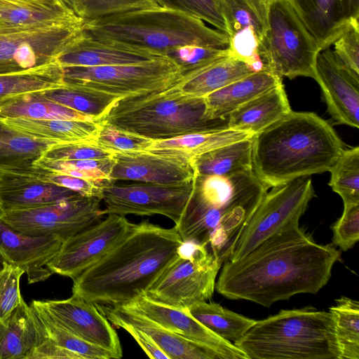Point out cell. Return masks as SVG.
Masks as SVG:
<instances>
[{
    "label": "cell",
    "mask_w": 359,
    "mask_h": 359,
    "mask_svg": "<svg viewBox=\"0 0 359 359\" xmlns=\"http://www.w3.org/2000/svg\"><path fill=\"white\" fill-rule=\"evenodd\" d=\"M254 134L227 128L222 130L188 134L172 139L154 140L147 149H167L190 158L238 141L252 137ZM147 150V149H146Z\"/></svg>",
    "instance_id": "obj_34"
},
{
    "label": "cell",
    "mask_w": 359,
    "mask_h": 359,
    "mask_svg": "<svg viewBox=\"0 0 359 359\" xmlns=\"http://www.w3.org/2000/svg\"><path fill=\"white\" fill-rule=\"evenodd\" d=\"M333 127L313 112L293 111L252 137V170L267 188L330 171L344 150Z\"/></svg>",
    "instance_id": "obj_4"
},
{
    "label": "cell",
    "mask_w": 359,
    "mask_h": 359,
    "mask_svg": "<svg viewBox=\"0 0 359 359\" xmlns=\"http://www.w3.org/2000/svg\"><path fill=\"white\" fill-rule=\"evenodd\" d=\"M2 262H3V260H2L1 257H0V268L1 267Z\"/></svg>",
    "instance_id": "obj_55"
},
{
    "label": "cell",
    "mask_w": 359,
    "mask_h": 359,
    "mask_svg": "<svg viewBox=\"0 0 359 359\" xmlns=\"http://www.w3.org/2000/svg\"><path fill=\"white\" fill-rule=\"evenodd\" d=\"M78 18L27 27H0V74L57 60L83 34Z\"/></svg>",
    "instance_id": "obj_11"
},
{
    "label": "cell",
    "mask_w": 359,
    "mask_h": 359,
    "mask_svg": "<svg viewBox=\"0 0 359 359\" xmlns=\"http://www.w3.org/2000/svg\"><path fill=\"white\" fill-rule=\"evenodd\" d=\"M255 72L250 65L230 55L184 73L174 86L185 95L205 97Z\"/></svg>",
    "instance_id": "obj_27"
},
{
    "label": "cell",
    "mask_w": 359,
    "mask_h": 359,
    "mask_svg": "<svg viewBox=\"0 0 359 359\" xmlns=\"http://www.w3.org/2000/svg\"><path fill=\"white\" fill-rule=\"evenodd\" d=\"M25 271L20 267L2 262L0 268V323L23 300L20 280Z\"/></svg>",
    "instance_id": "obj_47"
},
{
    "label": "cell",
    "mask_w": 359,
    "mask_h": 359,
    "mask_svg": "<svg viewBox=\"0 0 359 359\" xmlns=\"http://www.w3.org/2000/svg\"><path fill=\"white\" fill-rule=\"evenodd\" d=\"M344 205L342 215L332 226V243L346 251L359 240V203Z\"/></svg>",
    "instance_id": "obj_49"
},
{
    "label": "cell",
    "mask_w": 359,
    "mask_h": 359,
    "mask_svg": "<svg viewBox=\"0 0 359 359\" xmlns=\"http://www.w3.org/2000/svg\"><path fill=\"white\" fill-rule=\"evenodd\" d=\"M134 225L125 216L109 214L100 222L65 241L47 267L52 273L73 280L102 258Z\"/></svg>",
    "instance_id": "obj_15"
},
{
    "label": "cell",
    "mask_w": 359,
    "mask_h": 359,
    "mask_svg": "<svg viewBox=\"0 0 359 359\" xmlns=\"http://www.w3.org/2000/svg\"><path fill=\"white\" fill-rule=\"evenodd\" d=\"M193 181L178 185L150 183L117 185L109 181L102 186V200L105 204L104 215L122 216L161 215L176 224L193 193Z\"/></svg>",
    "instance_id": "obj_14"
},
{
    "label": "cell",
    "mask_w": 359,
    "mask_h": 359,
    "mask_svg": "<svg viewBox=\"0 0 359 359\" xmlns=\"http://www.w3.org/2000/svg\"><path fill=\"white\" fill-rule=\"evenodd\" d=\"M8 128L36 140L55 142L93 140L99 130L98 121L0 117Z\"/></svg>",
    "instance_id": "obj_29"
},
{
    "label": "cell",
    "mask_w": 359,
    "mask_h": 359,
    "mask_svg": "<svg viewBox=\"0 0 359 359\" xmlns=\"http://www.w3.org/2000/svg\"><path fill=\"white\" fill-rule=\"evenodd\" d=\"M96 306L110 323L121 321L146 334L169 359H220L212 350L164 327L140 313L122 306Z\"/></svg>",
    "instance_id": "obj_22"
},
{
    "label": "cell",
    "mask_w": 359,
    "mask_h": 359,
    "mask_svg": "<svg viewBox=\"0 0 359 359\" xmlns=\"http://www.w3.org/2000/svg\"><path fill=\"white\" fill-rule=\"evenodd\" d=\"M111 324L128 332L137 341L149 358L153 359H169L168 357L153 341V340L140 330L121 321H114L111 322Z\"/></svg>",
    "instance_id": "obj_52"
},
{
    "label": "cell",
    "mask_w": 359,
    "mask_h": 359,
    "mask_svg": "<svg viewBox=\"0 0 359 359\" xmlns=\"http://www.w3.org/2000/svg\"><path fill=\"white\" fill-rule=\"evenodd\" d=\"M251 217L228 261L237 260L273 235L296 225L315 197L310 177L271 187Z\"/></svg>",
    "instance_id": "obj_12"
},
{
    "label": "cell",
    "mask_w": 359,
    "mask_h": 359,
    "mask_svg": "<svg viewBox=\"0 0 359 359\" xmlns=\"http://www.w3.org/2000/svg\"><path fill=\"white\" fill-rule=\"evenodd\" d=\"M330 308L335 323L341 359H359V303L341 297Z\"/></svg>",
    "instance_id": "obj_39"
},
{
    "label": "cell",
    "mask_w": 359,
    "mask_h": 359,
    "mask_svg": "<svg viewBox=\"0 0 359 359\" xmlns=\"http://www.w3.org/2000/svg\"><path fill=\"white\" fill-rule=\"evenodd\" d=\"M114 158L34 162V167L47 172L65 174L103 185L111 181Z\"/></svg>",
    "instance_id": "obj_42"
},
{
    "label": "cell",
    "mask_w": 359,
    "mask_h": 359,
    "mask_svg": "<svg viewBox=\"0 0 359 359\" xmlns=\"http://www.w3.org/2000/svg\"><path fill=\"white\" fill-rule=\"evenodd\" d=\"M37 177L41 181L72 190L81 196L98 197L102 199L103 185L73 176L47 172L41 169Z\"/></svg>",
    "instance_id": "obj_51"
},
{
    "label": "cell",
    "mask_w": 359,
    "mask_h": 359,
    "mask_svg": "<svg viewBox=\"0 0 359 359\" xmlns=\"http://www.w3.org/2000/svg\"><path fill=\"white\" fill-rule=\"evenodd\" d=\"M98 121L153 140L229 128L228 118L208 116L205 97L185 95L174 85L121 97Z\"/></svg>",
    "instance_id": "obj_7"
},
{
    "label": "cell",
    "mask_w": 359,
    "mask_h": 359,
    "mask_svg": "<svg viewBox=\"0 0 359 359\" xmlns=\"http://www.w3.org/2000/svg\"><path fill=\"white\" fill-rule=\"evenodd\" d=\"M233 344L248 359H341L332 313L312 306L256 320Z\"/></svg>",
    "instance_id": "obj_6"
},
{
    "label": "cell",
    "mask_w": 359,
    "mask_h": 359,
    "mask_svg": "<svg viewBox=\"0 0 359 359\" xmlns=\"http://www.w3.org/2000/svg\"><path fill=\"white\" fill-rule=\"evenodd\" d=\"M0 117L95 121L88 115L47 99L42 93L13 96L1 102Z\"/></svg>",
    "instance_id": "obj_33"
},
{
    "label": "cell",
    "mask_w": 359,
    "mask_h": 359,
    "mask_svg": "<svg viewBox=\"0 0 359 359\" xmlns=\"http://www.w3.org/2000/svg\"><path fill=\"white\" fill-rule=\"evenodd\" d=\"M314 79L336 123L358 128L359 75L350 70L334 50L327 48L318 55Z\"/></svg>",
    "instance_id": "obj_18"
},
{
    "label": "cell",
    "mask_w": 359,
    "mask_h": 359,
    "mask_svg": "<svg viewBox=\"0 0 359 359\" xmlns=\"http://www.w3.org/2000/svg\"><path fill=\"white\" fill-rule=\"evenodd\" d=\"M53 143L15 131L0 121V177L34 173L36 161Z\"/></svg>",
    "instance_id": "obj_30"
},
{
    "label": "cell",
    "mask_w": 359,
    "mask_h": 359,
    "mask_svg": "<svg viewBox=\"0 0 359 359\" xmlns=\"http://www.w3.org/2000/svg\"><path fill=\"white\" fill-rule=\"evenodd\" d=\"M50 2L55 3V4H65L68 6L66 0H47Z\"/></svg>",
    "instance_id": "obj_54"
},
{
    "label": "cell",
    "mask_w": 359,
    "mask_h": 359,
    "mask_svg": "<svg viewBox=\"0 0 359 359\" xmlns=\"http://www.w3.org/2000/svg\"><path fill=\"white\" fill-rule=\"evenodd\" d=\"M122 306L140 313L164 327L212 350L220 359H248L232 342L214 334L186 309L165 305L144 294Z\"/></svg>",
    "instance_id": "obj_19"
},
{
    "label": "cell",
    "mask_w": 359,
    "mask_h": 359,
    "mask_svg": "<svg viewBox=\"0 0 359 359\" xmlns=\"http://www.w3.org/2000/svg\"><path fill=\"white\" fill-rule=\"evenodd\" d=\"M282 82V78L262 70L233 81L205 97L211 118H227L235 109Z\"/></svg>",
    "instance_id": "obj_28"
},
{
    "label": "cell",
    "mask_w": 359,
    "mask_h": 359,
    "mask_svg": "<svg viewBox=\"0 0 359 359\" xmlns=\"http://www.w3.org/2000/svg\"><path fill=\"white\" fill-rule=\"evenodd\" d=\"M222 264L202 245L183 242L179 255L144 294L150 299L184 309L212 297Z\"/></svg>",
    "instance_id": "obj_10"
},
{
    "label": "cell",
    "mask_w": 359,
    "mask_h": 359,
    "mask_svg": "<svg viewBox=\"0 0 359 359\" xmlns=\"http://www.w3.org/2000/svg\"><path fill=\"white\" fill-rule=\"evenodd\" d=\"M252 137L196 156L192 161L198 175L229 177L252 170Z\"/></svg>",
    "instance_id": "obj_32"
},
{
    "label": "cell",
    "mask_w": 359,
    "mask_h": 359,
    "mask_svg": "<svg viewBox=\"0 0 359 359\" xmlns=\"http://www.w3.org/2000/svg\"><path fill=\"white\" fill-rule=\"evenodd\" d=\"M83 34L119 47L166 56L184 46L217 49L229 46L228 35L203 20L160 6L83 21Z\"/></svg>",
    "instance_id": "obj_5"
},
{
    "label": "cell",
    "mask_w": 359,
    "mask_h": 359,
    "mask_svg": "<svg viewBox=\"0 0 359 359\" xmlns=\"http://www.w3.org/2000/svg\"><path fill=\"white\" fill-rule=\"evenodd\" d=\"M320 49L285 0H268L267 29L258 55L266 69L281 78L315 79Z\"/></svg>",
    "instance_id": "obj_8"
},
{
    "label": "cell",
    "mask_w": 359,
    "mask_h": 359,
    "mask_svg": "<svg viewBox=\"0 0 359 359\" xmlns=\"http://www.w3.org/2000/svg\"><path fill=\"white\" fill-rule=\"evenodd\" d=\"M112 181L133 180L162 185L191 182L196 172L192 159L167 149L114 152Z\"/></svg>",
    "instance_id": "obj_16"
},
{
    "label": "cell",
    "mask_w": 359,
    "mask_h": 359,
    "mask_svg": "<svg viewBox=\"0 0 359 359\" xmlns=\"http://www.w3.org/2000/svg\"><path fill=\"white\" fill-rule=\"evenodd\" d=\"M46 338L38 316L23 299L0 323V359H29Z\"/></svg>",
    "instance_id": "obj_24"
},
{
    "label": "cell",
    "mask_w": 359,
    "mask_h": 359,
    "mask_svg": "<svg viewBox=\"0 0 359 359\" xmlns=\"http://www.w3.org/2000/svg\"><path fill=\"white\" fill-rule=\"evenodd\" d=\"M162 56L119 47L82 35L65 49L57 60L62 67H101L150 61Z\"/></svg>",
    "instance_id": "obj_25"
},
{
    "label": "cell",
    "mask_w": 359,
    "mask_h": 359,
    "mask_svg": "<svg viewBox=\"0 0 359 359\" xmlns=\"http://www.w3.org/2000/svg\"><path fill=\"white\" fill-rule=\"evenodd\" d=\"M65 86L57 60L25 70L0 74V102L13 96L44 93Z\"/></svg>",
    "instance_id": "obj_31"
},
{
    "label": "cell",
    "mask_w": 359,
    "mask_h": 359,
    "mask_svg": "<svg viewBox=\"0 0 359 359\" xmlns=\"http://www.w3.org/2000/svg\"><path fill=\"white\" fill-rule=\"evenodd\" d=\"M316 41L329 48L352 25L359 22V0H285Z\"/></svg>",
    "instance_id": "obj_20"
},
{
    "label": "cell",
    "mask_w": 359,
    "mask_h": 359,
    "mask_svg": "<svg viewBox=\"0 0 359 359\" xmlns=\"http://www.w3.org/2000/svg\"><path fill=\"white\" fill-rule=\"evenodd\" d=\"M114 154L93 140L57 142L50 144L34 162L108 159L112 158Z\"/></svg>",
    "instance_id": "obj_44"
},
{
    "label": "cell",
    "mask_w": 359,
    "mask_h": 359,
    "mask_svg": "<svg viewBox=\"0 0 359 359\" xmlns=\"http://www.w3.org/2000/svg\"><path fill=\"white\" fill-rule=\"evenodd\" d=\"M291 111L281 82L232 111L227 117L229 128L255 135Z\"/></svg>",
    "instance_id": "obj_26"
},
{
    "label": "cell",
    "mask_w": 359,
    "mask_h": 359,
    "mask_svg": "<svg viewBox=\"0 0 359 359\" xmlns=\"http://www.w3.org/2000/svg\"><path fill=\"white\" fill-rule=\"evenodd\" d=\"M176 228L144 220L102 258L73 279L72 294L95 304L122 306L146 293L179 255Z\"/></svg>",
    "instance_id": "obj_2"
},
{
    "label": "cell",
    "mask_w": 359,
    "mask_h": 359,
    "mask_svg": "<svg viewBox=\"0 0 359 359\" xmlns=\"http://www.w3.org/2000/svg\"><path fill=\"white\" fill-rule=\"evenodd\" d=\"M186 309L214 334L233 343L242 337L256 322L215 302H197Z\"/></svg>",
    "instance_id": "obj_35"
},
{
    "label": "cell",
    "mask_w": 359,
    "mask_h": 359,
    "mask_svg": "<svg viewBox=\"0 0 359 359\" xmlns=\"http://www.w3.org/2000/svg\"><path fill=\"white\" fill-rule=\"evenodd\" d=\"M158 6L207 22L226 34L219 0H156Z\"/></svg>",
    "instance_id": "obj_45"
},
{
    "label": "cell",
    "mask_w": 359,
    "mask_h": 359,
    "mask_svg": "<svg viewBox=\"0 0 359 359\" xmlns=\"http://www.w3.org/2000/svg\"><path fill=\"white\" fill-rule=\"evenodd\" d=\"M330 172L329 185L344 205L359 203V147L344 149Z\"/></svg>",
    "instance_id": "obj_41"
},
{
    "label": "cell",
    "mask_w": 359,
    "mask_h": 359,
    "mask_svg": "<svg viewBox=\"0 0 359 359\" xmlns=\"http://www.w3.org/2000/svg\"><path fill=\"white\" fill-rule=\"evenodd\" d=\"M30 306L41 322L47 340L60 351L63 359H114L110 352L86 342L71 333L34 300Z\"/></svg>",
    "instance_id": "obj_36"
},
{
    "label": "cell",
    "mask_w": 359,
    "mask_h": 359,
    "mask_svg": "<svg viewBox=\"0 0 359 359\" xmlns=\"http://www.w3.org/2000/svg\"><path fill=\"white\" fill-rule=\"evenodd\" d=\"M63 241L55 236H32L20 233L0 219V257L22 269L29 283L45 280L53 274L48 263Z\"/></svg>",
    "instance_id": "obj_21"
},
{
    "label": "cell",
    "mask_w": 359,
    "mask_h": 359,
    "mask_svg": "<svg viewBox=\"0 0 359 359\" xmlns=\"http://www.w3.org/2000/svg\"><path fill=\"white\" fill-rule=\"evenodd\" d=\"M99 123V130L93 140L96 144L107 150L113 152L144 151L149 149L153 143L154 140L151 139L104 123Z\"/></svg>",
    "instance_id": "obj_46"
},
{
    "label": "cell",
    "mask_w": 359,
    "mask_h": 359,
    "mask_svg": "<svg viewBox=\"0 0 359 359\" xmlns=\"http://www.w3.org/2000/svg\"><path fill=\"white\" fill-rule=\"evenodd\" d=\"M333 44L341 61L359 75V22L349 27Z\"/></svg>",
    "instance_id": "obj_50"
},
{
    "label": "cell",
    "mask_w": 359,
    "mask_h": 359,
    "mask_svg": "<svg viewBox=\"0 0 359 359\" xmlns=\"http://www.w3.org/2000/svg\"><path fill=\"white\" fill-rule=\"evenodd\" d=\"M231 55L229 49L184 46L171 50L167 57L173 60L184 73L194 70Z\"/></svg>",
    "instance_id": "obj_48"
},
{
    "label": "cell",
    "mask_w": 359,
    "mask_h": 359,
    "mask_svg": "<svg viewBox=\"0 0 359 359\" xmlns=\"http://www.w3.org/2000/svg\"><path fill=\"white\" fill-rule=\"evenodd\" d=\"M267 189L252 170L229 177L196 175L193 193L174 226L183 242L206 248L223 264Z\"/></svg>",
    "instance_id": "obj_3"
},
{
    "label": "cell",
    "mask_w": 359,
    "mask_h": 359,
    "mask_svg": "<svg viewBox=\"0 0 359 359\" xmlns=\"http://www.w3.org/2000/svg\"><path fill=\"white\" fill-rule=\"evenodd\" d=\"M34 173L0 177V212L36 208L58 203L79 194L41 181Z\"/></svg>",
    "instance_id": "obj_23"
},
{
    "label": "cell",
    "mask_w": 359,
    "mask_h": 359,
    "mask_svg": "<svg viewBox=\"0 0 359 359\" xmlns=\"http://www.w3.org/2000/svg\"><path fill=\"white\" fill-rule=\"evenodd\" d=\"M229 36L252 29L259 42L267 29L268 0H219Z\"/></svg>",
    "instance_id": "obj_38"
},
{
    "label": "cell",
    "mask_w": 359,
    "mask_h": 359,
    "mask_svg": "<svg viewBox=\"0 0 359 359\" xmlns=\"http://www.w3.org/2000/svg\"><path fill=\"white\" fill-rule=\"evenodd\" d=\"M56 5H65L55 4L47 0H0V8L11 6H23L31 8H48Z\"/></svg>",
    "instance_id": "obj_53"
},
{
    "label": "cell",
    "mask_w": 359,
    "mask_h": 359,
    "mask_svg": "<svg viewBox=\"0 0 359 359\" xmlns=\"http://www.w3.org/2000/svg\"><path fill=\"white\" fill-rule=\"evenodd\" d=\"M47 99L92 117L101 119L109 109L123 97L102 91L67 86L42 93Z\"/></svg>",
    "instance_id": "obj_37"
},
{
    "label": "cell",
    "mask_w": 359,
    "mask_h": 359,
    "mask_svg": "<svg viewBox=\"0 0 359 359\" xmlns=\"http://www.w3.org/2000/svg\"><path fill=\"white\" fill-rule=\"evenodd\" d=\"M62 68L67 86L123 97L167 89L184 74L182 68L167 56L129 65Z\"/></svg>",
    "instance_id": "obj_9"
},
{
    "label": "cell",
    "mask_w": 359,
    "mask_h": 359,
    "mask_svg": "<svg viewBox=\"0 0 359 359\" xmlns=\"http://www.w3.org/2000/svg\"><path fill=\"white\" fill-rule=\"evenodd\" d=\"M74 14L83 21L158 6L156 0H66Z\"/></svg>",
    "instance_id": "obj_43"
},
{
    "label": "cell",
    "mask_w": 359,
    "mask_h": 359,
    "mask_svg": "<svg viewBox=\"0 0 359 359\" xmlns=\"http://www.w3.org/2000/svg\"><path fill=\"white\" fill-rule=\"evenodd\" d=\"M78 18H79L66 5H56L48 8H0V27H34Z\"/></svg>",
    "instance_id": "obj_40"
},
{
    "label": "cell",
    "mask_w": 359,
    "mask_h": 359,
    "mask_svg": "<svg viewBox=\"0 0 359 359\" xmlns=\"http://www.w3.org/2000/svg\"><path fill=\"white\" fill-rule=\"evenodd\" d=\"M340 252L317 243L299 225L267 238L243 257L226 261L215 289L229 299L264 307L300 293L316 294L329 281Z\"/></svg>",
    "instance_id": "obj_1"
},
{
    "label": "cell",
    "mask_w": 359,
    "mask_h": 359,
    "mask_svg": "<svg viewBox=\"0 0 359 359\" xmlns=\"http://www.w3.org/2000/svg\"><path fill=\"white\" fill-rule=\"evenodd\" d=\"M62 326L79 338L121 358L118 336L96 304L72 294L62 300H34Z\"/></svg>",
    "instance_id": "obj_17"
},
{
    "label": "cell",
    "mask_w": 359,
    "mask_h": 359,
    "mask_svg": "<svg viewBox=\"0 0 359 359\" xmlns=\"http://www.w3.org/2000/svg\"><path fill=\"white\" fill-rule=\"evenodd\" d=\"M102 199L77 194L36 208L0 212V219L14 230L32 236H55L63 242L100 222Z\"/></svg>",
    "instance_id": "obj_13"
}]
</instances>
